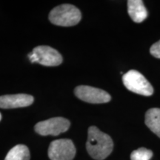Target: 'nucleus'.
Masks as SVG:
<instances>
[{
    "label": "nucleus",
    "instance_id": "4468645a",
    "mask_svg": "<svg viewBox=\"0 0 160 160\" xmlns=\"http://www.w3.org/2000/svg\"><path fill=\"white\" fill-rule=\"evenodd\" d=\"M1 119H2V115H1V113H0V120H1Z\"/></svg>",
    "mask_w": 160,
    "mask_h": 160
},
{
    "label": "nucleus",
    "instance_id": "9b49d317",
    "mask_svg": "<svg viewBox=\"0 0 160 160\" xmlns=\"http://www.w3.org/2000/svg\"><path fill=\"white\" fill-rule=\"evenodd\" d=\"M30 151L27 146L17 145L10 150L5 160H30Z\"/></svg>",
    "mask_w": 160,
    "mask_h": 160
},
{
    "label": "nucleus",
    "instance_id": "7ed1b4c3",
    "mask_svg": "<svg viewBox=\"0 0 160 160\" xmlns=\"http://www.w3.org/2000/svg\"><path fill=\"white\" fill-rule=\"evenodd\" d=\"M126 88L138 94L150 97L153 93V88L148 79L136 70H131L122 77Z\"/></svg>",
    "mask_w": 160,
    "mask_h": 160
},
{
    "label": "nucleus",
    "instance_id": "423d86ee",
    "mask_svg": "<svg viewBox=\"0 0 160 160\" xmlns=\"http://www.w3.org/2000/svg\"><path fill=\"white\" fill-rule=\"evenodd\" d=\"M69 120L63 117L51 118L38 122L35 125V131L42 136H57L69 129Z\"/></svg>",
    "mask_w": 160,
    "mask_h": 160
},
{
    "label": "nucleus",
    "instance_id": "6e6552de",
    "mask_svg": "<svg viewBox=\"0 0 160 160\" xmlns=\"http://www.w3.org/2000/svg\"><path fill=\"white\" fill-rule=\"evenodd\" d=\"M34 101V98L28 94L5 95L0 97V108H17L31 105Z\"/></svg>",
    "mask_w": 160,
    "mask_h": 160
},
{
    "label": "nucleus",
    "instance_id": "1a4fd4ad",
    "mask_svg": "<svg viewBox=\"0 0 160 160\" xmlns=\"http://www.w3.org/2000/svg\"><path fill=\"white\" fill-rule=\"evenodd\" d=\"M128 12L134 22H142L148 17V11L142 0L128 1Z\"/></svg>",
    "mask_w": 160,
    "mask_h": 160
},
{
    "label": "nucleus",
    "instance_id": "f03ea898",
    "mask_svg": "<svg viewBox=\"0 0 160 160\" xmlns=\"http://www.w3.org/2000/svg\"><path fill=\"white\" fill-rule=\"evenodd\" d=\"M81 19L82 14L79 10L69 4L57 6L49 13V20L51 23L63 27L77 25Z\"/></svg>",
    "mask_w": 160,
    "mask_h": 160
},
{
    "label": "nucleus",
    "instance_id": "f257e3e1",
    "mask_svg": "<svg viewBox=\"0 0 160 160\" xmlns=\"http://www.w3.org/2000/svg\"><path fill=\"white\" fill-rule=\"evenodd\" d=\"M113 148V140L96 126H91L88 131L86 149L93 159L103 160L111 154Z\"/></svg>",
    "mask_w": 160,
    "mask_h": 160
},
{
    "label": "nucleus",
    "instance_id": "20e7f679",
    "mask_svg": "<svg viewBox=\"0 0 160 160\" xmlns=\"http://www.w3.org/2000/svg\"><path fill=\"white\" fill-rule=\"evenodd\" d=\"M32 63L45 66H57L62 62V57L57 50L47 45H40L33 48L28 54Z\"/></svg>",
    "mask_w": 160,
    "mask_h": 160
},
{
    "label": "nucleus",
    "instance_id": "f8f14e48",
    "mask_svg": "<svg viewBox=\"0 0 160 160\" xmlns=\"http://www.w3.org/2000/svg\"><path fill=\"white\" fill-rule=\"evenodd\" d=\"M153 153L151 150L147 149L145 148H140L135 150L131 153V160H150L153 157Z\"/></svg>",
    "mask_w": 160,
    "mask_h": 160
},
{
    "label": "nucleus",
    "instance_id": "0eeeda50",
    "mask_svg": "<svg viewBox=\"0 0 160 160\" xmlns=\"http://www.w3.org/2000/svg\"><path fill=\"white\" fill-rule=\"evenodd\" d=\"M75 95L84 102L93 104L108 102L111 97L108 92L88 85H79L75 88Z\"/></svg>",
    "mask_w": 160,
    "mask_h": 160
},
{
    "label": "nucleus",
    "instance_id": "39448f33",
    "mask_svg": "<svg viewBox=\"0 0 160 160\" xmlns=\"http://www.w3.org/2000/svg\"><path fill=\"white\" fill-rule=\"evenodd\" d=\"M76 155V148L71 139H61L53 141L48 148L51 160H73Z\"/></svg>",
    "mask_w": 160,
    "mask_h": 160
},
{
    "label": "nucleus",
    "instance_id": "ddd939ff",
    "mask_svg": "<svg viewBox=\"0 0 160 160\" xmlns=\"http://www.w3.org/2000/svg\"><path fill=\"white\" fill-rule=\"evenodd\" d=\"M150 53L153 57L160 59V40L152 45L150 48Z\"/></svg>",
    "mask_w": 160,
    "mask_h": 160
},
{
    "label": "nucleus",
    "instance_id": "9d476101",
    "mask_svg": "<svg viewBox=\"0 0 160 160\" xmlns=\"http://www.w3.org/2000/svg\"><path fill=\"white\" fill-rule=\"evenodd\" d=\"M145 125L160 138V108H153L148 110L145 113Z\"/></svg>",
    "mask_w": 160,
    "mask_h": 160
}]
</instances>
